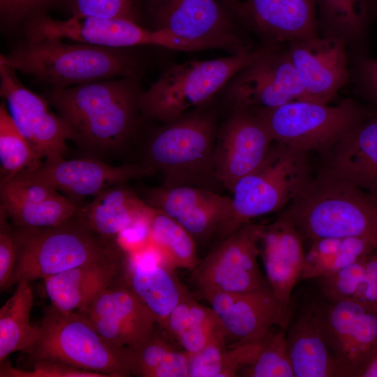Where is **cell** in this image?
I'll return each instance as SVG.
<instances>
[{
	"label": "cell",
	"instance_id": "obj_1",
	"mask_svg": "<svg viewBox=\"0 0 377 377\" xmlns=\"http://www.w3.org/2000/svg\"><path fill=\"white\" fill-rule=\"evenodd\" d=\"M139 77L101 80L53 87L50 101L64 123L69 140L94 154L119 151L141 119Z\"/></svg>",
	"mask_w": 377,
	"mask_h": 377
},
{
	"label": "cell",
	"instance_id": "obj_2",
	"mask_svg": "<svg viewBox=\"0 0 377 377\" xmlns=\"http://www.w3.org/2000/svg\"><path fill=\"white\" fill-rule=\"evenodd\" d=\"M0 63L61 88L106 79L139 77L141 70L139 59L128 48L67 44L49 38L26 39L8 54H1Z\"/></svg>",
	"mask_w": 377,
	"mask_h": 377
},
{
	"label": "cell",
	"instance_id": "obj_3",
	"mask_svg": "<svg viewBox=\"0 0 377 377\" xmlns=\"http://www.w3.org/2000/svg\"><path fill=\"white\" fill-rule=\"evenodd\" d=\"M302 238L360 237L377 242V195L325 170L285 210Z\"/></svg>",
	"mask_w": 377,
	"mask_h": 377
},
{
	"label": "cell",
	"instance_id": "obj_4",
	"mask_svg": "<svg viewBox=\"0 0 377 377\" xmlns=\"http://www.w3.org/2000/svg\"><path fill=\"white\" fill-rule=\"evenodd\" d=\"M218 129L215 110H191L164 123L151 135L143 164L162 173L165 186L188 185L212 190L210 186L220 183L214 167Z\"/></svg>",
	"mask_w": 377,
	"mask_h": 377
},
{
	"label": "cell",
	"instance_id": "obj_5",
	"mask_svg": "<svg viewBox=\"0 0 377 377\" xmlns=\"http://www.w3.org/2000/svg\"><path fill=\"white\" fill-rule=\"evenodd\" d=\"M14 233L19 253L8 288L22 280H43L80 265L129 253L117 240L102 237L75 215L56 226L15 228Z\"/></svg>",
	"mask_w": 377,
	"mask_h": 377
},
{
	"label": "cell",
	"instance_id": "obj_6",
	"mask_svg": "<svg viewBox=\"0 0 377 377\" xmlns=\"http://www.w3.org/2000/svg\"><path fill=\"white\" fill-rule=\"evenodd\" d=\"M276 45L271 43L225 57L188 61L169 66L147 90L142 91L140 100L142 120L155 119L164 124L192 108L204 106L238 72Z\"/></svg>",
	"mask_w": 377,
	"mask_h": 377
},
{
	"label": "cell",
	"instance_id": "obj_7",
	"mask_svg": "<svg viewBox=\"0 0 377 377\" xmlns=\"http://www.w3.org/2000/svg\"><path fill=\"white\" fill-rule=\"evenodd\" d=\"M308 154L274 142L264 162L234 186L232 214L221 239L253 219L289 205L311 179Z\"/></svg>",
	"mask_w": 377,
	"mask_h": 377
},
{
	"label": "cell",
	"instance_id": "obj_8",
	"mask_svg": "<svg viewBox=\"0 0 377 377\" xmlns=\"http://www.w3.org/2000/svg\"><path fill=\"white\" fill-rule=\"evenodd\" d=\"M38 325V337L26 353L31 360H55L106 377L131 376L122 350L105 341L80 313L51 304Z\"/></svg>",
	"mask_w": 377,
	"mask_h": 377
},
{
	"label": "cell",
	"instance_id": "obj_9",
	"mask_svg": "<svg viewBox=\"0 0 377 377\" xmlns=\"http://www.w3.org/2000/svg\"><path fill=\"white\" fill-rule=\"evenodd\" d=\"M251 110L274 142L308 153L327 151L370 114L350 99L337 105L302 100Z\"/></svg>",
	"mask_w": 377,
	"mask_h": 377
},
{
	"label": "cell",
	"instance_id": "obj_10",
	"mask_svg": "<svg viewBox=\"0 0 377 377\" xmlns=\"http://www.w3.org/2000/svg\"><path fill=\"white\" fill-rule=\"evenodd\" d=\"M312 306L332 355L336 376H362L377 357V307L328 299Z\"/></svg>",
	"mask_w": 377,
	"mask_h": 377
},
{
	"label": "cell",
	"instance_id": "obj_11",
	"mask_svg": "<svg viewBox=\"0 0 377 377\" xmlns=\"http://www.w3.org/2000/svg\"><path fill=\"white\" fill-rule=\"evenodd\" d=\"M154 29L230 54L251 50L230 13L216 0H148Z\"/></svg>",
	"mask_w": 377,
	"mask_h": 377
},
{
	"label": "cell",
	"instance_id": "obj_12",
	"mask_svg": "<svg viewBox=\"0 0 377 377\" xmlns=\"http://www.w3.org/2000/svg\"><path fill=\"white\" fill-rule=\"evenodd\" d=\"M260 224L242 225L217 241L193 269L191 280L200 295L205 293H237L256 289L267 280L258 258Z\"/></svg>",
	"mask_w": 377,
	"mask_h": 377
},
{
	"label": "cell",
	"instance_id": "obj_13",
	"mask_svg": "<svg viewBox=\"0 0 377 377\" xmlns=\"http://www.w3.org/2000/svg\"><path fill=\"white\" fill-rule=\"evenodd\" d=\"M226 87L234 108H273L309 101L288 50L279 44L242 68Z\"/></svg>",
	"mask_w": 377,
	"mask_h": 377
},
{
	"label": "cell",
	"instance_id": "obj_14",
	"mask_svg": "<svg viewBox=\"0 0 377 377\" xmlns=\"http://www.w3.org/2000/svg\"><path fill=\"white\" fill-rule=\"evenodd\" d=\"M12 68L0 63V94L15 126L40 159L55 161L68 151V130L43 98L23 86Z\"/></svg>",
	"mask_w": 377,
	"mask_h": 377
},
{
	"label": "cell",
	"instance_id": "obj_15",
	"mask_svg": "<svg viewBox=\"0 0 377 377\" xmlns=\"http://www.w3.org/2000/svg\"><path fill=\"white\" fill-rule=\"evenodd\" d=\"M274 141L267 127L249 108H234L218 129L214 167L219 182L232 191L235 184L256 170Z\"/></svg>",
	"mask_w": 377,
	"mask_h": 377
},
{
	"label": "cell",
	"instance_id": "obj_16",
	"mask_svg": "<svg viewBox=\"0 0 377 377\" xmlns=\"http://www.w3.org/2000/svg\"><path fill=\"white\" fill-rule=\"evenodd\" d=\"M259 235L266 280L278 303L277 326L286 330L293 314L292 294L304 263L302 237L286 211L274 222L260 225Z\"/></svg>",
	"mask_w": 377,
	"mask_h": 377
},
{
	"label": "cell",
	"instance_id": "obj_17",
	"mask_svg": "<svg viewBox=\"0 0 377 377\" xmlns=\"http://www.w3.org/2000/svg\"><path fill=\"white\" fill-rule=\"evenodd\" d=\"M181 225L197 242L220 240L232 214V198L195 186H165L148 191L146 201Z\"/></svg>",
	"mask_w": 377,
	"mask_h": 377
},
{
	"label": "cell",
	"instance_id": "obj_18",
	"mask_svg": "<svg viewBox=\"0 0 377 377\" xmlns=\"http://www.w3.org/2000/svg\"><path fill=\"white\" fill-rule=\"evenodd\" d=\"M154 172L145 164L112 166L94 158H63L44 161L36 169L12 179L43 184L75 199L95 197L112 186L149 176Z\"/></svg>",
	"mask_w": 377,
	"mask_h": 377
},
{
	"label": "cell",
	"instance_id": "obj_19",
	"mask_svg": "<svg viewBox=\"0 0 377 377\" xmlns=\"http://www.w3.org/2000/svg\"><path fill=\"white\" fill-rule=\"evenodd\" d=\"M82 314L113 347H133L159 327L147 307L126 286L124 279L101 293Z\"/></svg>",
	"mask_w": 377,
	"mask_h": 377
},
{
	"label": "cell",
	"instance_id": "obj_20",
	"mask_svg": "<svg viewBox=\"0 0 377 377\" xmlns=\"http://www.w3.org/2000/svg\"><path fill=\"white\" fill-rule=\"evenodd\" d=\"M344 39L318 34L288 43L287 49L309 101L329 103L350 77Z\"/></svg>",
	"mask_w": 377,
	"mask_h": 377
},
{
	"label": "cell",
	"instance_id": "obj_21",
	"mask_svg": "<svg viewBox=\"0 0 377 377\" xmlns=\"http://www.w3.org/2000/svg\"><path fill=\"white\" fill-rule=\"evenodd\" d=\"M219 317L230 345L264 340L277 326L278 303L267 281L237 293L201 294Z\"/></svg>",
	"mask_w": 377,
	"mask_h": 377
},
{
	"label": "cell",
	"instance_id": "obj_22",
	"mask_svg": "<svg viewBox=\"0 0 377 377\" xmlns=\"http://www.w3.org/2000/svg\"><path fill=\"white\" fill-rule=\"evenodd\" d=\"M174 269L149 246L129 253L124 283L151 312L161 329L171 312L188 295Z\"/></svg>",
	"mask_w": 377,
	"mask_h": 377
},
{
	"label": "cell",
	"instance_id": "obj_23",
	"mask_svg": "<svg viewBox=\"0 0 377 377\" xmlns=\"http://www.w3.org/2000/svg\"><path fill=\"white\" fill-rule=\"evenodd\" d=\"M316 0H248L236 15L273 43L317 35Z\"/></svg>",
	"mask_w": 377,
	"mask_h": 377
},
{
	"label": "cell",
	"instance_id": "obj_24",
	"mask_svg": "<svg viewBox=\"0 0 377 377\" xmlns=\"http://www.w3.org/2000/svg\"><path fill=\"white\" fill-rule=\"evenodd\" d=\"M129 253L123 258L80 265L43 279L46 295L55 308L80 311L101 293L124 279Z\"/></svg>",
	"mask_w": 377,
	"mask_h": 377
},
{
	"label": "cell",
	"instance_id": "obj_25",
	"mask_svg": "<svg viewBox=\"0 0 377 377\" xmlns=\"http://www.w3.org/2000/svg\"><path fill=\"white\" fill-rule=\"evenodd\" d=\"M154 212V207L122 183L103 191L91 202L79 205L75 216L102 237L117 240L128 230L149 226Z\"/></svg>",
	"mask_w": 377,
	"mask_h": 377
},
{
	"label": "cell",
	"instance_id": "obj_26",
	"mask_svg": "<svg viewBox=\"0 0 377 377\" xmlns=\"http://www.w3.org/2000/svg\"><path fill=\"white\" fill-rule=\"evenodd\" d=\"M329 150L326 170L377 195V114H369Z\"/></svg>",
	"mask_w": 377,
	"mask_h": 377
},
{
	"label": "cell",
	"instance_id": "obj_27",
	"mask_svg": "<svg viewBox=\"0 0 377 377\" xmlns=\"http://www.w3.org/2000/svg\"><path fill=\"white\" fill-rule=\"evenodd\" d=\"M286 331L295 377H336L333 357L312 304L290 320Z\"/></svg>",
	"mask_w": 377,
	"mask_h": 377
},
{
	"label": "cell",
	"instance_id": "obj_28",
	"mask_svg": "<svg viewBox=\"0 0 377 377\" xmlns=\"http://www.w3.org/2000/svg\"><path fill=\"white\" fill-rule=\"evenodd\" d=\"M162 330L189 355L211 345H230L227 333L213 309L198 304L189 295L171 312Z\"/></svg>",
	"mask_w": 377,
	"mask_h": 377
},
{
	"label": "cell",
	"instance_id": "obj_29",
	"mask_svg": "<svg viewBox=\"0 0 377 377\" xmlns=\"http://www.w3.org/2000/svg\"><path fill=\"white\" fill-rule=\"evenodd\" d=\"M131 376L188 377L189 355L174 347L157 329L138 344L122 349Z\"/></svg>",
	"mask_w": 377,
	"mask_h": 377
},
{
	"label": "cell",
	"instance_id": "obj_30",
	"mask_svg": "<svg viewBox=\"0 0 377 377\" xmlns=\"http://www.w3.org/2000/svg\"><path fill=\"white\" fill-rule=\"evenodd\" d=\"M30 283H16L15 292L0 309V362L13 353H26L38 337L39 325L30 320L34 304Z\"/></svg>",
	"mask_w": 377,
	"mask_h": 377
},
{
	"label": "cell",
	"instance_id": "obj_31",
	"mask_svg": "<svg viewBox=\"0 0 377 377\" xmlns=\"http://www.w3.org/2000/svg\"><path fill=\"white\" fill-rule=\"evenodd\" d=\"M311 243L305 253L300 280L332 275L377 249V242L360 237L321 238Z\"/></svg>",
	"mask_w": 377,
	"mask_h": 377
},
{
	"label": "cell",
	"instance_id": "obj_32",
	"mask_svg": "<svg viewBox=\"0 0 377 377\" xmlns=\"http://www.w3.org/2000/svg\"><path fill=\"white\" fill-rule=\"evenodd\" d=\"M149 246L169 267L193 270L198 264L196 242L177 221L155 208Z\"/></svg>",
	"mask_w": 377,
	"mask_h": 377
},
{
	"label": "cell",
	"instance_id": "obj_33",
	"mask_svg": "<svg viewBox=\"0 0 377 377\" xmlns=\"http://www.w3.org/2000/svg\"><path fill=\"white\" fill-rule=\"evenodd\" d=\"M266 338L260 341L215 344L189 355L188 377H235L256 359Z\"/></svg>",
	"mask_w": 377,
	"mask_h": 377
},
{
	"label": "cell",
	"instance_id": "obj_34",
	"mask_svg": "<svg viewBox=\"0 0 377 377\" xmlns=\"http://www.w3.org/2000/svg\"><path fill=\"white\" fill-rule=\"evenodd\" d=\"M1 208L17 228H43L58 226L74 216L79 205L58 193L44 199L1 202Z\"/></svg>",
	"mask_w": 377,
	"mask_h": 377
},
{
	"label": "cell",
	"instance_id": "obj_35",
	"mask_svg": "<svg viewBox=\"0 0 377 377\" xmlns=\"http://www.w3.org/2000/svg\"><path fill=\"white\" fill-rule=\"evenodd\" d=\"M316 6L323 35L341 38L348 43L362 38L370 15L369 0H316Z\"/></svg>",
	"mask_w": 377,
	"mask_h": 377
},
{
	"label": "cell",
	"instance_id": "obj_36",
	"mask_svg": "<svg viewBox=\"0 0 377 377\" xmlns=\"http://www.w3.org/2000/svg\"><path fill=\"white\" fill-rule=\"evenodd\" d=\"M43 162L20 132L5 102L0 105L1 182L38 168Z\"/></svg>",
	"mask_w": 377,
	"mask_h": 377
},
{
	"label": "cell",
	"instance_id": "obj_37",
	"mask_svg": "<svg viewBox=\"0 0 377 377\" xmlns=\"http://www.w3.org/2000/svg\"><path fill=\"white\" fill-rule=\"evenodd\" d=\"M364 258L332 275L318 279L324 297L354 300L377 307V282L365 274Z\"/></svg>",
	"mask_w": 377,
	"mask_h": 377
},
{
	"label": "cell",
	"instance_id": "obj_38",
	"mask_svg": "<svg viewBox=\"0 0 377 377\" xmlns=\"http://www.w3.org/2000/svg\"><path fill=\"white\" fill-rule=\"evenodd\" d=\"M238 376L294 377L286 329L278 326L267 337L256 359L243 368Z\"/></svg>",
	"mask_w": 377,
	"mask_h": 377
},
{
	"label": "cell",
	"instance_id": "obj_39",
	"mask_svg": "<svg viewBox=\"0 0 377 377\" xmlns=\"http://www.w3.org/2000/svg\"><path fill=\"white\" fill-rule=\"evenodd\" d=\"M72 16L126 19L137 23L140 13L136 0H68Z\"/></svg>",
	"mask_w": 377,
	"mask_h": 377
},
{
	"label": "cell",
	"instance_id": "obj_40",
	"mask_svg": "<svg viewBox=\"0 0 377 377\" xmlns=\"http://www.w3.org/2000/svg\"><path fill=\"white\" fill-rule=\"evenodd\" d=\"M0 363V377H106L47 359L32 360L31 367L25 369L13 367L7 359Z\"/></svg>",
	"mask_w": 377,
	"mask_h": 377
},
{
	"label": "cell",
	"instance_id": "obj_41",
	"mask_svg": "<svg viewBox=\"0 0 377 377\" xmlns=\"http://www.w3.org/2000/svg\"><path fill=\"white\" fill-rule=\"evenodd\" d=\"M60 0H0L1 25L12 28L39 13H45Z\"/></svg>",
	"mask_w": 377,
	"mask_h": 377
},
{
	"label": "cell",
	"instance_id": "obj_42",
	"mask_svg": "<svg viewBox=\"0 0 377 377\" xmlns=\"http://www.w3.org/2000/svg\"><path fill=\"white\" fill-rule=\"evenodd\" d=\"M0 290L8 289L13 275L18 258V244L14 233L8 223V216L4 210L0 212Z\"/></svg>",
	"mask_w": 377,
	"mask_h": 377
},
{
	"label": "cell",
	"instance_id": "obj_43",
	"mask_svg": "<svg viewBox=\"0 0 377 377\" xmlns=\"http://www.w3.org/2000/svg\"><path fill=\"white\" fill-rule=\"evenodd\" d=\"M357 75L363 91L377 105V59L361 57L357 63Z\"/></svg>",
	"mask_w": 377,
	"mask_h": 377
},
{
	"label": "cell",
	"instance_id": "obj_44",
	"mask_svg": "<svg viewBox=\"0 0 377 377\" xmlns=\"http://www.w3.org/2000/svg\"><path fill=\"white\" fill-rule=\"evenodd\" d=\"M362 377H377V357L367 367Z\"/></svg>",
	"mask_w": 377,
	"mask_h": 377
},
{
	"label": "cell",
	"instance_id": "obj_45",
	"mask_svg": "<svg viewBox=\"0 0 377 377\" xmlns=\"http://www.w3.org/2000/svg\"><path fill=\"white\" fill-rule=\"evenodd\" d=\"M226 8L228 9V11L235 13L239 3V0H220Z\"/></svg>",
	"mask_w": 377,
	"mask_h": 377
}]
</instances>
